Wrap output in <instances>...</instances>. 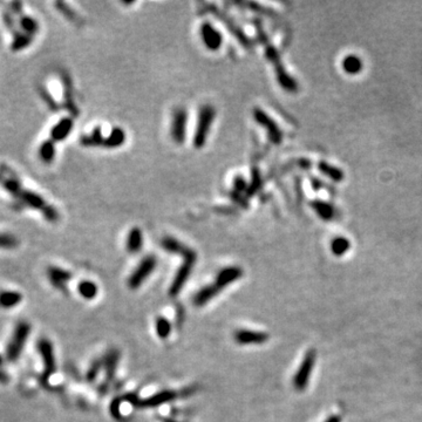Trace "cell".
Returning a JSON list of instances; mask_svg holds the SVG:
<instances>
[{"mask_svg":"<svg viewBox=\"0 0 422 422\" xmlns=\"http://www.w3.org/2000/svg\"><path fill=\"white\" fill-rule=\"evenodd\" d=\"M215 116H216V110H215L213 106L205 105L199 109L197 125H196L194 135L195 148H202L206 143Z\"/></svg>","mask_w":422,"mask_h":422,"instance_id":"cell-1","label":"cell"},{"mask_svg":"<svg viewBox=\"0 0 422 422\" xmlns=\"http://www.w3.org/2000/svg\"><path fill=\"white\" fill-rule=\"evenodd\" d=\"M29 333H31V325L28 323L20 321V323L17 324L16 328H14L12 339H11V342L9 343L6 349L7 360L14 362L19 359L21 352L24 350L25 344L27 342Z\"/></svg>","mask_w":422,"mask_h":422,"instance_id":"cell-2","label":"cell"},{"mask_svg":"<svg viewBox=\"0 0 422 422\" xmlns=\"http://www.w3.org/2000/svg\"><path fill=\"white\" fill-rule=\"evenodd\" d=\"M196 261H197V255H196L194 250L190 249L186 255H184L183 264L180 266L179 270H177L175 278H174L173 283L169 287V294L172 296V297H175V296L179 294L181 290H182V287L184 286V284H186V281L188 280L189 276H190Z\"/></svg>","mask_w":422,"mask_h":422,"instance_id":"cell-3","label":"cell"},{"mask_svg":"<svg viewBox=\"0 0 422 422\" xmlns=\"http://www.w3.org/2000/svg\"><path fill=\"white\" fill-rule=\"evenodd\" d=\"M38 350L41 354L44 362V371L41 375V380L44 384H47L52 374L55 372L57 364H55L53 345L48 339H41L38 343Z\"/></svg>","mask_w":422,"mask_h":422,"instance_id":"cell-4","label":"cell"},{"mask_svg":"<svg viewBox=\"0 0 422 422\" xmlns=\"http://www.w3.org/2000/svg\"><path fill=\"white\" fill-rule=\"evenodd\" d=\"M157 261L155 256H147L142 259L133 275L128 279V286L131 288H138L149 277L156 268Z\"/></svg>","mask_w":422,"mask_h":422,"instance_id":"cell-5","label":"cell"},{"mask_svg":"<svg viewBox=\"0 0 422 422\" xmlns=\"http://www.w3.org/2000/svg\"><path fill=\"white\" fill-rule=\"evenodd\" d=\"M254 117L259 125L266 129L269 139L273 144L281 143V141H283V133H281L280 128L276 123L275 120L270 117L266 112L261 108H256L254 110Z\"/></svg>","mask_w":422,"mask_h":422,"instance_id":"cell-6","label":"cell"},{"mask_svg":"<svg viewBox=\"0 0 422 422\" xmlns=\"http://www.w3.org/2000/svg\"><path fill=\"white\" fill-rule=\"evenodd\" d=\"M187 121H188V114L184 108H177L174 112L173 122H172V129H170V134L174 142L176 144H182L186 140L187 134Z\"/></svg>","mask_w":422,"mask_h":422,"instance_id":"cell-7","label":"cell"},{"mask_svg":"<svg viewBox=\"0 0 422 422\" xmlns=\"http://www.w3.org/2000/svg\"><path fill=\"white\" fill-rule=\"evenodd\" d=\"M314 361H316V352L310 351L307 352L305 355L304 360H303L301 367H299L298 372L296 373L293 384L294 387L297 388L298 391H303L307 386V383H309L311 372H312Z\"/></svg>","mask_w":422,"mask_h":422,"instance_id":"cell-8","label":"cell"},{"mask_svg":"<svg viewBox=\"0 0 422 422\" xmlns=\"http://www.w3.org/2000/svg\"><path fill=\"white\" fill-rule=\"evenodd\" d=\"M201 38L205 48H208L209 51H218L223 45L222 33L217 28H215L213 24L208 23V21L203 23L201 26Z\"/></svg>","mask_w":422,"mask_h":422,"instance_id":"cell-9","label":"cell"},{"mask_svg":"<svg viewBox=\"0 0 422 422\" xmlns=\"http://www.w3.org/2000/svg\"><path fill=\"white\" fill-rule=\"evenodd\" d=\"M243 276V270L238 266H228V268L222 269L214 281V287L216 288L218 293L223 290L224 287H228L229 285L235 283Z\"/></svg>","mask_w":422,"mask_h":422,"instance_id":"cell-10","label":"cell"},{"mask_svg":"<svg viewBox=\"0 0 422 422\" xmlns=\"http://www.w3.org/2000/svg\"><path fill=\"white\" fill-rule=\"evenodd\" d=\"M269 335L264 332L250 331V329H238L235 333V340L239 345H258L268 342Z\"/></svg>","mask_w":422,"mask_h":422,"instance_id":"cell-11","label":"cell"},{"mask_svg":"<svg viewBox=\"0 0 422 422\" xmlns=\"http://www.w3.org/2000/svg\"><path fill=\"white\" fill-rule=\"evenodd\" d=\"M177 397V393L174 391H163L160 392V393H156L153 397L148 398L146 400H139L138 402L135 403V406L141 407V408H154V407H158L163 403L170 402L173 400H175Z\"/></svg>","mask_w":422,"mask_h":422,"instance_id":"cell-12","label":"cell"},{"mask_svg":"<svg viewBox=\"0 0 422 422\" xmlns=\"http://www.w3.org/2000/svg\"><path fill=\"white\" fill-rule=\"evenodd\" d=\"M73 120L70 117L61 118L58 123L54 124V127L51 131V140L53 142H61L65 139H67L73 129Z\"/></svg>","mask_w":422,"mask_h":422,"instance_id":"cell-13","label":"cell"},{"mask_svg":"<svg viewBox=\"0 0 422 422\" xmlns=\"http://www.w3.org/2000/svg\"><path fill=\"white\" fill-rule=\"evenodd\" d=\"M70 277H72L70 272L66 271L64 269L57 268V266H51L48 269V278H50L52 285L54 287L60 288V290H65V286L67 285Z\"/></svg>","mask_w":422,"mask_h":422,"instance_id":"cell-14","label":"cell"},{"mask_svg":"<svg viewBox=\"0 0 422 422\" xmlns=\"http://www.w3.org/2000/svg\"><path fill=\"white\" fill-rule=\"evenodd\" d=\"M161 246L163 247L166 252H170L173 255H180L182 258L184 257V255L190 250V247L186 246L183 243H181L180 240H177L176 238L170 236H166L161 240Z\"/></svg>","mask_w":422,"mask_h":422,"instance_id":"cell-15","label":"cell"},{"mask_svg":"<svg viewBox=\"0 0 422 422\" xmlns=\"http://www.w3.org/2000/svg\"><path fill=\"white\" fill-rule=\"evenodd\" d=\"M318 170H319L323 175L327 176L328 179H331L332 181H334V182H342L344 177H345V174H344L342 169L338 168V166L329 164L325 161H320L319 163H318Z\"/></svg>","mask_w":422,"mask_h":422,"instance_id":"cell-16","label":"cell"},{"mask_svg":"<svg viewBox=\"0 0 422 422\" xmlns=\"http://www.w3.org/2000/svg\"><path fill=\"white\" fill-rule=\"evenodd\" d=\"M143 246V235L139 228H133L127 237V250L131 254H136Z\"/></svg>","mask_w":422,"mask_h":422,"instance_id":"cell-17","label":"cell"},{"mask_svg":"<svg viewBox=\"0 0 422 422\" xmlns=\"http://www.w3.org/2000/svg\"><path fill=\"white\" fill-rule=\"evenodd\" d=\"M124 141H125L124 131L120 127H115L112 129L110 134L107 136V138H105V142H103L102 147L113 149V148L121 147L122 144L124 143Z\"/></svg>","mask_w":422,"mask_h":422,"instance_id":"cell-18","label":"cell"},{"mask_svg":"<svg viewBox=\"0 0 422 422\" xmlns=\"http://www.w3.org/2000/svg\"><path fill=\"white\" fill-rule=\"evenodd\" d=\"M311 208L316 211L318 216L324 221H329L334 217V214H335L334 208H333V206L327 202L316 199V201L311 202Z\"/></svg>","mask_w":422,"mask_h":422,"instance_id":"cell-19","label":"cell"},{"mask_svg":"<svg viewBox=\"0 0 422 422\" xmlns=\"http://www.w3.org/2000/svg\"><path fill=\"white\" fill-rule=\"evenodd\" d=\"M23 301V296L17 291H2L0 292V307L3 309H12L19 305Z\"/></svg>","mask_w":422,"mask_h":422,"instance_id":"cell-20","label":"cell"},{"mask_svg":"<svg viewBox=\"0 0 422 422\" xmlns=\"http://www.w3.org/2000/svg\"><path fill=\"white\" fill-rule=\"evenodd\" d=\"M218 292L216 288L214 287V285H208V286L202 287L197 293L194 296V299H192V303H194L195 306H203L205 305L206 303H209L211 299H213L215 296H217Z\"/></svg>","mask_w":422,"mask_h":422,"instance_id":"cell-21","label":"cell"},{"mask_svg":"<svg viewBox=\"0 0 422 422\" xmlns=\"http://www.w3.org/2000/svg\"><path fill=\"white\" fill-rule=\"evenodd\" d=\"M342 66H343V69L345 70L346 73L349 74H358L361 72L362 69V61L361 59L357 57V55L354 54H350L347 55V57L344 58V60L342 62Z\"/></svg>","mask_w":422,"mask_h":422,"instance_id":"cell-22","label":"cell"},{"mask_svg":"<svg viewBox=\"0 0 422 422\" xmlns=\"http://www.w3.org/2000/svg\"><path fill=\"white\" fill-rule=\"evenodd\" d=\"M118 357H120V354H118V352L116 350L109 351L108 353L105 355V359H103V366H105L106 374L108 379H112V377H114V374H115L116 366L118 362Z\"/></svg>","mask_w":422,"mask_h":422,"instance_id":"cell-23","label":"cell"},{"mask_svg":"<svg viewBox=\"0 0 422 422\" xmlns=\"http://www.w3.org/2000/svg\"><path fill=\"white\" fill-rule=\"evenodd\" d=\"M55 153H57V151H55V142H53L51 139L45 141V142L40 146L39 156L41 158L44 163H52L55 158Z\"/></svg>","mask_w":422,"mask_h":422,"instance_id":"cell-24","label":"cell"},{"mask_svg":"<svg viewBox=\"0 0 422 422\" xmlns=\"http://www.w3.org/2000/svg\"><path fill=\"white\" fill-rule=\"evenodd\" d=\"M77 290H79V293L82 298L87 299V301H91V299L95 298L98 296V285L93 283L92 280H82L77 286Z\"/></svg>","mask_w":422,"mask_h":422,"instance_id":"cell-25","label":"cell"},{"mask_svg":"<svg viewBox=\"0 0 422 422\" xmlns=\"http://www.w3.org/2000/svg\"><path fill=\"white\" fill-rule=\"evenodd\" d=\"M103 142H105V138L102 136V132L100 127H96L95 129H93L92 134L81 138V144L86 147L103 146Z\"/></svg>","mask_w":422,"mask_h":422,"instance_id":"cell-26","label":"cell"},{"mask_svg":"<svg viewBox=\"0 0 422 422\" xmlns=\"http://www.w3.org/2000/svg\"><path fill=\"white\" fill-rule=\"evenodd\" d=\"M350 240L345 238V237H336L331 243V250L335 256H343V255H345L346 251L350 250Z\"/></svg>","mask_w":422,"mask_h":422,"instance_id":"cell-27","label":"cell"},{"mask_svg":"<svg viewBox=\"0 0 422 422\" xmlns=\"http://www.w3.org/2000/svg\"><path fill=\"white\" fill-rule=\"evenodd\" d=\"M155 328H156L157 335L161 339H166L170 335V333H172V324L164 317L157 318L156 323H155Z\"/></svg>","mask_w":422,"mask_h":422,"instance_id":"cell-28","label":"cell"},{"mask_svg":"<svg viewBox=\"0 0 422 422\" xmlns=\"http://www.w3.org/2000/svg\"><path fill=\"white\" fill-rule=\"evenodd\" d=\"M262 186V179H261V174L257 170V168H255V170H252V180H251V183L249 184V187H247V196H252L256 194V192L259 190V188Z\"/></svg>","mask_w":422,"mask_h":422,"instance_id":"cell-29","label":"cell"},{"mask_svg":"<svg viewBox=\"0 0 422 422\" xmlns=\"http://www.w3.org/2000/svg\"><path fill=\"white\" fill-rule=\"evenodd\" d=\"M18 246V240L14 236L9 234H0V249H14Z\"/></svg>","mask_w":422,"mask_h":422,"instance_id":"cell-30","label":"cell"},{"mask_svg":"<svg viewBox=\"0 0 422 422\" xmlns=\"http://www.w3.org/2000/svg\"><path fill=\"white\" fill-rule=\"evenodd\" d=\"M100 368H101V364H100V362H98V361L94 362V364L90 367V369H88L87 380L88 381H94L96 379V376H98V374H99Z\"/></svg>","mask_w":422,"mask_h":422,"instance_id":"cell-31","label":"cell"},{"mask_svg":"<svg viewBox=\"0 0 422 422\" xmlns=\"http://www.w3.org/2000/svg\"><path fill=\"white\" fill-rule=\"evenodd\" d=\"M247 184L245 181H244L243 177H236L234 180V190L237 192H243V191H246L247 190Z\"/></svg>","mask_w":422,"mask_h":422,"instance_id":"cell-32","label":"cell"},{"mask_svg":"<svg viewBox=\"0 0 422 422\" xmlns=\"http://www.w3.org/2000/svg\"><path fill=\"white\" fill-rule=\"evenodd\" d=\"M120 406H121V403H120V400L118 399H116V400H114V401L112 402V406H110V412H112V415L114 416V417H120V415H121V412H120Z\"/></svg>","mask_w":422,"mask_h":422,"instance_id":"cell-33","label":"cell"},{"mask_svg":"<svg viewBox=\"0 0 422 422\" xmlns=\"http://www.w3.org/2000/svg\"><path fill=\"white\" fill-rule=\"evenodd\" d=\"M9 381V375L5 372L0 371V383H7Z\"/></svg>","mask_w":422,"mask_h":422,"instance_id":"cell-34","label":"cell"},{"mask_svg":"<svg viewBox=\"0 0 422 422\" xmlns=\"http://www.w3.org/2000/svg\"><path fill=\"white\" fill-rule=\"evenodd\" d=\"M340 421V417H338V416H333V417H331V419H329L327 422H339Z\"/></svg>","mask_w":422,"mask_h":422,"instance_id":"cell-35","label":"cell"},{"mask_svg":"<svg viewBox=\"0 0 422 422\" xmlns=\"http://www.w3.org/2000/svg\"><path fill=\"white\" fill-rule=\"evenodd\" d=\"M2 364H3V357L0 355V366H2Z\"/></svg>","mask_w":422,"mask_h":422,"instance_id":"cell-36","label":"cell"}]
</instances>
